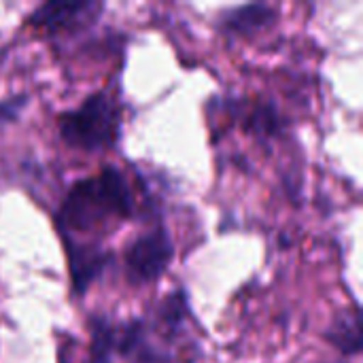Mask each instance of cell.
<instances>
[{
    "mask_svg": "<svg viewBox=\"0 0 363 363\" xmlns=\"http://www.w3.org/2000/svg\"><path fill=\"white\" fill-rule=\"evenodd\" d=\"M134 215V196L125 177L108 166L100 174L74 183L57 213V228L64 238L72 234H91L111 223Z\"/></svg>",
    "mask_w": 363,
    "mask_h": 363,
    "instance_id": "1",
    "label": "cell"
},
{
    "mask_svg": "<svg viewBox=\"0 0 363 363\" xmlns=\"http://www.w3.org/2000/svg\"><path fill=\"white\" fill-rule=\"evenodd\" d=\"M328 342L334 345L342 355L357 357L362 353V319L359 311L353 308L351 313H342L325 334Z\"/></svg>",
    "mask_w": 363,
    "mask_h": 363,
    "instance_id": "7",
    "label": "cell"
},
{
    "mask_svg": "<svg viewBox=\"0 0 363 363\" xmlns=\"http://www.w3.org/2000/svg\"><path fill=\"white\" fill-rule=\"evenodd\" d=\"M277 21V11L268 4H242L221 15V28L230 36H255Z\"/></svg>",
    "mask_w": 363,
    "mask_h": 363,
    "instance_id": "5",
    "label": "cell"
},
{
    "mask_svg": "<svg viewBox=\"0 0 363 363\" xmlns=\"http://www.w3.org/2000/svg\"><path fill=\"white\" fill-rule=\"evenodd\" d=\"M23 106H26V96L0 100V123H4V121H15V119L19 117V113H21Z\"/></svg>",
    "mask_w": 363,
    "mask_h": 363,
    "instance_id": "10",
    "label": "cell"
},
{
    "mask_svg": "<svg viewBox=\"0 0 363 363\" xmlns=\"http://www.w3.org/2000/svg\"><path fill=\"white\" fill-rule=\"evenodd\" d=\"M57 130L62 140L72 149L104 151L119 138L121 115L111 96L91 94L77 108L60 115Z\"/></svg>",
    "mask_w": 363,
    "mask_h": 363,
    "instance_id": "2",
    "label": "cell"
},
{
    "mask_svg": "<svg viewBox=\"0 0 363 363\" xmlns=\"http://www.w3.org/2000/svg\"><path fill=\"white\" fill-rule=\"evenodd\" d=\"M100 9L98 2H47L30 15V26L47 34L72 32L91 23Z\"/></svg>",
    "mask_w": 363,
    "mask_h": 363,
    "instance_id": "4",
    "label": "cell"
},
{
    "mask_svg": "<svg viewBox=\"0 0 363 363\" xmlns=\"http://www.w3.org/2000/svg\"><path fill=\"white\" fill-rule=\"evenodd\" d=\"M91 328V347L87 363H113L117 353V330L104 317H94L89 321Z\"/></svg>",
    "mask_w": 363,
    "mask_h": 363,
    "instance_id": "8",
    "label": "cell"
},
{
    "mask_svg": "<svg viewBox=\"0 0 363 363\" xmlns=\"http://www.w3.org/2000/svg\"><path fill=\"white\" fill-rule=\"evenodd\" d=\"M68 259H70V274H72V289L74 294L83 296L87 287L100 277L104 266L108 264V253L100 251L91 245H70L68 247Z\"/></svg>",
    "mask_w": 363,
    "mask_h": 363,
    "instance_id": "6",
    "label": "cell"
},
{
    "mask_svg": "<svg viewBox=\"0 0 363 363\" xmlns=\"http://www.w3.org/2000/svg\"><path fill=\"white\" fill-rule=\"evenodd\" d=\"M174 257V245L164 228L138 236L125 251V272L134 285L157 281Z\"/></svg>",
    "mask_w": 363,
    "mask_h": 363,
    "instance_id": "3",
    "label": "cell"
},
{
    "mask_svg": "<svg viewBox=\"0 0 363 363\" xmlns=\"http://www.w3.org/2000/svg\"><path fill=\"white\" fill-rule=\"evenodd\" d=\"M247 130H251L257 136H272L279 132L281 123H279V115L272 106L259 104L255 106L249 115H247Z\"/></svg>",
    "mask_w": 363,
    "mask_h": 363,
    "instance_id": "9",
    "label": "cell"
}]
</instances>
